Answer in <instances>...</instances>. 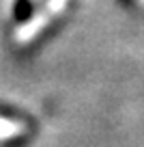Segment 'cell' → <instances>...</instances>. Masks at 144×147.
Instances as JSON below:
<instances>
[{
    "label": "cell",
    "mask_w": 144,
    "mask_h": 147,
    "mask_svg": "<svg viewBox=\"0 0 144 147\" xmlns=\"http://www.w3.org/2000/svg\"><path fill=\"white\" fill-rule=\"evenodd\" d=\"M142 2H144V0H142Z\"/></svg>",
    "instance_id": "obj_4"
},
{
    "label": "cell",
    "mask_w": 144,
    "mask_h": 147,
    "mask_svg": "<svg viewBox=\"0 0 144 147\" xmlns=\"http://www.w3.org/2000/svg\"><path fill=\"white\" fill-rule=\"evenodd\" d=\"M19 130H22V125H19V123H13V121L0 119V138L15 136V134H19Z\"/></svg>",
    "instance_id": "obj_2"
},
{
    "label": "cell",
    "mask_w": 144,
    "mask_h": 147,
    "mask_svg": "<svg viewBox=\"0 0 144 147\" xmlns=\"http://www.w3.org/2000/svg\"><path fill=\"white\" fill-rule=\"evenodd\" d=\"M47 20H50V13H43V11H41V13H35L32 18H28L26 22L22 24V28H19V32H17V39H19V41H28V39H32V37L47 24Z\"/></svg>",
    "instance_id": "obj_1"
},
{
    "label": "cell",
    "mask_w": 144,
    "mask_h": 147,
    "mask_svg": "<svg viewBox=\"0 0 144 147\" xmlns=\"http://www.w3.org/2000/svg\"><path fill=\"white\" fill-rule=\"evenodd\" d=\"M65 5H67V0H50L47 11H50V13H58V11L65 9Z\"/></svg>",
    "instance_id": "obj_3"
}]
</instances>
